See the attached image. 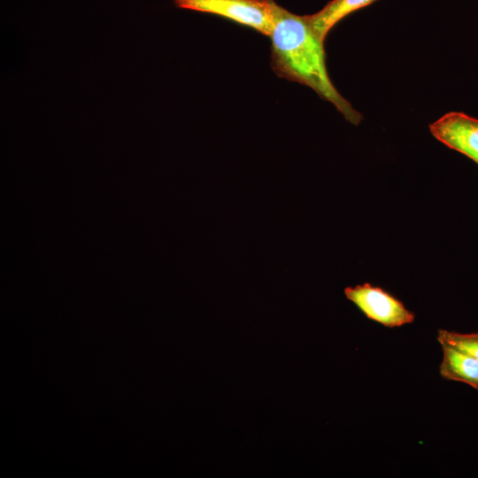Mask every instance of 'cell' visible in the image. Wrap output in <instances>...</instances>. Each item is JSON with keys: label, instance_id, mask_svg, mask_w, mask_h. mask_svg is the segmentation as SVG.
<instances>
[{"label": "cell", "instance_id": "6da1fadb", "mask_svg": "<svg viewBox=\"0 0 478 478\" xmlns=\"http://www.w3.org/2000/svg\"><path fill=\"white\" fill-rule=\"evenodd\" d=\"M272 42V67L274 73L312 89L331 103L351 124L362 117L333 85L326 66L324 40L313 30L307 16L290 12L274 1Z\"/></svg>", "mask_w": 478, "mask_h": 478}, {"label": "cell", "instance_id": "7a4b0ae2", "mask_svg": "<svg viewBox=\"0 0 478 478\" xmlns=\"http://www.w3.org/2000/svg\"><path fill=\"white\" fill-rule=\"evenodd\" d=\"M176 7L214 14L270 36L274 0H174Z\"/></svg>", "mask_w": 478, "mask_h": 478}, {"label": "cell", "instance_id": "3957f363", "mask_svg": "<svg viewBox=\"0 0 478 478\" xmlns=\"http://www.w3.org/2000/svg\"><path fill=\"white\" fill-rule=\"evenodd\" d=\"M344 294L367 319L384 327H402L414 321V313L382 288L366 282L347 287Z\"/></svg>", "mask_w": 478, "mask_h": 478}, {"label": "cell", "instance_id": "277c9868", "mask_svg": "<svg viewBox=\"0 0 478 478\" xmlns=\"http://www.w3.org/2000/svg\"><path fill=\"white\" fill-rule=\"evenodd\" d=\"M429 129L444 145L478 164V119L451 112L430 124Z\"/></svg>", "mask_w": 478, "mask_h": 478}, {"label": "cell", "instance_id": "5b68a950", "mask_svg": "<svg viewBox=\"0 0 478 478\" xmlns=\"http://www.w3.org/2000/svg\"><path fill=\"white\" fill-rule=\"evenodd\" d=\"M440 375L450 381L466 383L478 390V361L450 345L442 344Z\"/></svg>", "mask_w": 478, "mask_h": 478}, {"label": "cell", "instance_id": "8992f818", "mask_svg": "<svg viewBox=\"0 0 478 478\" xmlns=\"http://www.w3.org/2000/svg\"><path fill=\"white\" fill-rule=\"evenodd\" d=\"M376 0H332L318 12L307 15L309 23L325 41L328 32L350 13L367 6Z\"/></svg>", "mask_w": 478, "mask_h": 478}, {"label": "cell", "instance_id": "52a82bcc", "mask_svg": "<svg viewBox=\"0 0 478 478\" xmlns=\"http://www.w3.org/2000/svg\"><path fill=\"white\" fill-rule=\"evenodd\" d=\"M439 343L456 348L478 361V333L461 334L446 329L437 331Z\"/></svg>", "mask_w": 478, "mask_h": 478}]
</instances>
